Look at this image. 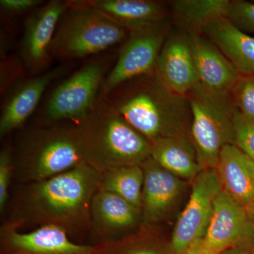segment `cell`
<instances>
[{"label":"cell","mask_w":254,"mask_h":254,"mask_svg":"<svg viewBox=\"0 0 254 254\" xmlns=\"http://www.w3.org/2000/svg\"><path fill=\"white\" fill-rule=\"evenodd\" d=\"M102 174L86 163L43 181L19 184L6 223L17 229L52 225L70 237L90 235L92 200Z\"/></svg>","instance_id":"1"},{"label":"cell","mask_w":254,"mask_h":254,"mask_svg":"<svg viewBox=\"0 0 254 254\" xmlns=\"http://www.w3.org/2000/svg\"><path fill=\"white\" fill-rule=\"evenodd\" d=\"M77 126L85 163L100 173L151 158L150 141L100 102Z\"/></svg>","instance_id":"4"},{"label":"cell","mask_w":254,"mask_h":254,"mask_svg":"<svg viewBox=\"0 0 254 254\" xmlns=\"http://www.w3.org/2000/svg\"><path fill=\"white\" fill-rule=\"evenodd\" d=\"M141 167L143 171L142 225L153 227L167 216L187 181L170 173L151 158Z\"/></svg>","instance_id":"16"},{"label":"cell","mask_w":254,"mask_h":254,"mask_svg":"<svg viewBox=\"0 0 254 254\" xmlns=\"http://www.w3.org/2000/svg\"><path fill=\"white\" fill-rule=\"evenodd\" d=\"M222 190L233 199L250 206L254 195V161L235 144L222 148L216 168Z\"/></svg>","instance_id":"18"},{"label":"cell","mask_w":254,"mask_h":254,"mask_svg":"<svg viewBox=\"0 0 254 254\" xmlns=\"http://www.w3.org/2000/svg\"><path fill=\"white\" fill-rule=\"evenodd\" d=\"M182 254H213L208 252L206 249L203 247L202 243V240L197 242L195 245H193L190 250L187 251L186 252Z\"/></svg>","instance_id":"32"},{"label":"cell","mask_w":254,"mask_h":254,"mask_svg":"<svg viewBox=\"0 0 254 254\" xmlns=\"http://www.w3.org/2000/svg\"><path fill=\"white\" fill-rule=\"evenodd\" d=\"M95 251V246L76 242L52 225L23 232L4 222L0 229V254H94Z\"/></svg>","instance_id":"14"},{"label":"cell","mask_w":254,"mask_h":254,"mask_svg":"<svg viewBox=\"0 0 254 254\" xmlns=\"http://www.w3.org/2000/svg\"><path fill=\"white\" fill-rule=\"evenodd\" d=\"M90 220L92 245H105L130 236L140 228L141 210L116 193L99 190L92 200Z\"/></svg>","instance_id":"11"},{"label":"cell","mask_w":254,"mask_h":254,"mask_svg":"<svg viewBox=\"0 0 254 254\" xmlns=\"http://www.w3.org/2000/svg\"><path fill=\"white\" fill-rule=\"evenodd\" d=\"M190 138L203 170L215 169L222 148L235 144L231 95L212 93L199 85L188 96Z\"/></svg>","instance_id":"7"},{"label":"cell","mask_w":254,"mask_h":254,"mask_svg":"<svg viewBox=\"0 0 254 254\" xmlns=\"http://www.w3.org/2000/svg\"><path fill=\"white\" fill-rule=\"evenodd\" d=\"M170 34L166 18L129 32L100 89L98 100L123 83L134 78L154 74L160 51Z\"/></svg>","instance_id":"8"},{"label":"cell","mask_w":254,"mask_h":254,"mask_svg":"<svg viewBox=\"0 0 254 254\" xmlns=\"http://www.w3.org/2000/svg\"><path fill=\"white\" fill-rule=\"evenodd\" d=\"M13 155L19 184L43 181L86 163L78 126L71 122L36 124L23 130Z\"/></svg>","instance_id":"3"},{"label":"cell","mask_w":254,"mask_h":254,"mask_svg":"<svg viewBox=\"0 0 254 254\" xmlns=\"http://www.w3.org/2000/svg\"><path fill=\"white\" fill-rule=\"evenodd\" d=\"M200 83L212 93L229 95L240 73L218 47L203 35H189Z\"/></svg>","instance_id":"17"},{"label":"cell","mask_w":254,"mask_h":254,"mask_svg":"<svg viewBox=\"0 0 254 254\" xmlns=\"http://www.w3.org/2000/svg\"><path fill=\"white\" fill-rule=\"evenodd\" d=\"M26 73L21 58L9 55L1 58V95L4 96L15 83L26 78Z\"/></svg>","instance_id":"29"},{"label":"cell","mask_w":254,"mask_h":254,"mask_svg":"<svg viewBox=\"0 0 254 254\" xmlns=\"http://www.w3.org/2000/svg\"><path fill=\"white\" fill-rule=\"evenodd\" d=\"M206 36L227 57L240 75L254 73V37L241 31L226 18L205 31Z\"/></svg>","instance_id":"21"},{"label":"cell","mask_w":254,"mask_h":254,"mask_svg":"<svg viewBox=\"0 0 254 254\" xmlns=\"http://www.w3.org/2000/svg\"><path fill=\"white\" fill-rule=\"evenodd\" d=\"M247 209V211H248L249 215H250L251 220H252L254 225V195L253 199H252V202H251L250 206H249Z\"/></svg>","instance_id":"33"},{"label":"cell","mask_w":254,"mask_h":254,"mask_svg":"<svg viewBox=\"0 0 254 254\" xmlns=\"http://www.w3.org/2000/svg\"><path fill=\"white\" fill-rule=\"evenodd\" d=\"M230 95L235 108L254 123V73L240 75Z\"/></svg>","instance_id":"25"},{"label":"cell","mask_w":254,"mask_h":254,"mask_svg":"<svg viewBox=\"0 0 254 254\" xmlns=\"http://www.w3.org/2000/svg\"><path fill=\"white\" fill-rule=\"evenodd\" d=\"M115 59L112 53L96 55L60 81L47 96L37 115L36 124L71 122L79 125L96 106L100 89Z\"/></svg>","instance_id":"6"},{"label":"cell","mask_w":254,"mask_h":254,"mask_svg":"<svg viewBox=\"0 0 254 254\" xmlns=\"http://www.w3.org/2000/svg\"><path fill=\"white\" fill-rule=\"evenodd\" d=\"M152 227H141V230L122 240L95 246L94 254H172L170 244L166 245L153 232Z\"/></svg>","instance_id":"24"},{"label":"cell","mask_w":254,"mask_h":254,"mask_svg":"<svg viewBox=\"0 0 254 254\" xmlns=\"http://www.w3.org/2000/svg\"><path fill=\"white\" fill-rule=\"evenodd\" d=\"M233 127L235 145L254 161V123L235 108Z\"/></svg>","instance_id":"27"},{"label":"cell","mask_w":254,"mask_h":254,"mask_svg":"<svg viewBox=\"0 0 254 254\" xmlns=\"http://www.w3.org/2000/svg\"><path fill=\"white\" fill-rule=\"evenodd\" d=\"M251 254H254V244L253 246H252V252H251Z\"/></svg>","instance_id":"34"},{"label":"cell","mask_w":254,"mask_h":254,"mask_svg":"<svg viewBox=\"0 0 254 254\" xmlns=\"http://www.w3.org/2000/svg\"><path fill=\"white\" fill-rule=\"evenodd\" d=\"M14 177L13 145L8 143L0 152V211L4 213L9 198L10 185Z\"/></svg>","instance_id":"28"},{"label":"cell","mask_w":254,"mask_h":254,"mask_svg":"<svg viewBox=\"0 0 254 254\" xmlns=\"http://www.w3.org/2000/svg\"><path fill=\"white\" fill-rule=\"evenodd\" d=\"M253 245H242L224 251L219 254H251Z\"/></svg>","instance_id":"31"},{"label":"cell","mask_w":254,"mask_h":254,"mask_svg":"<svg viewBox=\"0 0 254 254\" xmlns=\"http://www.w3.org/2000/svg\"><path fill=\"white\" fill-rule=\"evenodd\" d=\"M202 243L213 254L254 244V225L247 209L222 190L215 200L211 220Z\"/></svg>","instance_id":"13"},{"label":"cell","mask_w":254,"mask_h":254,"mask_svg":"<svg viewBox=\"0 0 254 254\" xmlns=\"http://www.w3.org/2000/svg\"><path fill=\"white\" fill-rule=\"evenodd\" d=\"M66 1L68 9L60 18L50 46L53 59H83L127 41L128 31L83 0Z\"/></svg>","instance_id":"5"},{"label":"cell","mask_w":254,"mask_h":254,"mask_svg":"<svg viewBox=\"0 0 254 254\" xmlns=\"http://www.w3.org/2000/svg\"><path fill=\"white\" fill-rule=\"evenodd\" d=\"M226 18L233 26L247 34H254V1H230Z\"/></svg>","instance_id":"26"},{"label":"cell","mask_w":254,"mask_h":254,"mask_svg":"<svg viewBox=\"0 0 254 254\" xmlns=\"http://www.w3.org/2000/svg\"><path fill=\"white\" fill-rule=\"evenodd\" d=\"M190 200L176 222L170 248L182 254L203 240L211 220L215 200L222 190L215 169L203 170L192 180Z\"/></svg>","instance_id":"9"},{"label":"cell","mask_w":254,"mask_h":254,"mask_svg":"<svg viewBox=\"0 0 254 254\" xmlns=\"http://www.w3.org/2000/svg\"><path fill=\"white\" fill-rule=\"evenodd\" d=\"M44 4L41 0H1L0 9L4 16L14 18L33 11Z\"/></svg>","instance_id":"30"},{"label":"cell","mask_w":254,"mask_h":254,"mask_svg":"<svg viewBox=\"0 0 254 254\" xmlns=\"http://www.w3.org/2000/svg\"><path fill=\"white\" fill-rule=\"evenodd\" d=\"M129 32L166 18L163 4L151 0H83Z\"/></svg>","instance_id":"19"},{"label":"cell","mask_w":254,"mask_h":254,"mask_svg":"<svg viewBox=\"0 0 254 254\" xmlns=\"http://www.w3.org/2000/svg\"><path fill=\"white\" fill-rule=\"evenodd\" d=\"M154 74L170 93L184 98L199 86L187 33H170L159 55Z\"/></svg>","instance_id":"15"},{"label":"cell","mask_w":254,"mask_h":254,"mask_svg":"<svg viewBox=\"0 0 254 254\" xmlns=\"http://www.w3.org/2000/svg\"><path fill=\"white\" fill-rule=\"evenodd\" d=\"M150 144L151 158L185 181L191 182L203 170L190 135L164 137Z\"/></svg>","instance_id":"20"},{"label":"cell","mask_w":254,"mask_h":254,"mask_svg":"<svg viewBox=\"0 0 254 254\" xmlns=\"http://www.w3.org/2000/svg\"><path fill=\"white\" fill-rule=\"evenodd\" d=\"M143 171L141 165H130L102 174L100 190L123 197L141 210Z\"/></svg>","instance_id":"23"},{"label":"cell","mask_w":254,"mask_h":254,"mask_svg":"<svg viewBox=\"0 0 254 254\" xmlns=\"http://www.w3.org/2000/svg\"><path fill=\"white\" fill-rule=\"evenodd\" d=\"M229 0H176L172 1L174 20L187 34H204L215 21L226 18Z\"/></svg>","instance_id":"22"},{"label":"cell","mask_w":254,"mask_h":254,"mask_svg":"<svg viewBox=\"0 0 254 254\" xmlns=\"http://www.w3.org/2000/svg\"><path fill=\"white\" fill-rule=\"evenodd\" d=\"M98 102L118 114L150 142L176 135H190L188 98L170 93L155 74L132 79Z\"/></svg>","instance_id":"2"},{"label":"cell","mask_w":254,"mask_h":254,"mask_svg":"<svg viewBox=\"0 0 254 254\" xmlns=\"http://www.w3.org/2000/svg\"><path fill=\"white\" fill-rule=\"evenodd\" d=\"M72 66L65 63L46 72L20 80L6 92L0 113V137L4 138L22 128L37 107L48 87L65 76Z\"/></svg>","instance_id":"12"},{"label":"cell","mask_w":254,"mask_h":254,"mask_svg":"<svg viewBox=\"0 0 254 254\" xmlns=\"http://www.w3.org/2000/svg\"><path fill=\"white\" fill-rule=\"evenodd\" d=\"M68 6L66 1L52 0L33 10L26 18L19 58L28 76H36L49 70L53 61L50 46L60 18Z\"/></svg>","instance_id":"10"}]
</instances>
